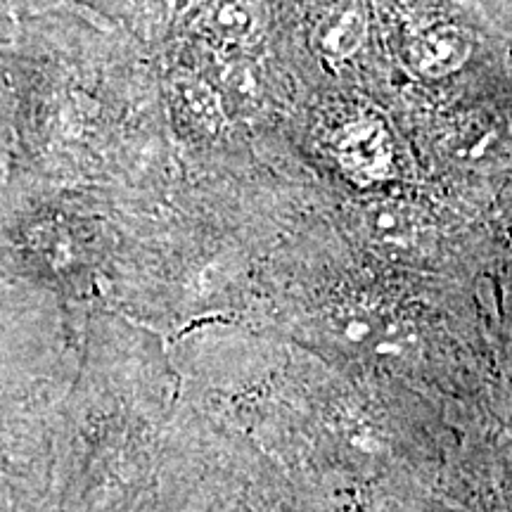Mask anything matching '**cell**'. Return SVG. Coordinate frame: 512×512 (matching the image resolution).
<instances>
[{
	"mask_svg": "<svg viewBox=\"0 0 512 512\" xmlns=\"http://www.w3.org/2000/svg\"><path fill=\"white\" fill-rule=\"evenodd\" d=\"M335 155L356 183H384L396 176L392 133L375 117H358L339 128Z\"/></svg>",
	"mask_w": 512,
	"mask_h": 512,
	"instance_id": "6da1fadb",
	"label": "cell"
},
{
	"mask_svg": "<svg viewBox=\"0 0 512 512\" xmlns=\"http://www.w3.org/2000/svg\"><path fill=\"white\" fill-rule=\"evenodd\" d=\"M467 55H470V41L465 31L453 24H432L422 29L408 46V62L430 79L456 72L465 64Z\"/></svg>",
	"mask_w": 512,
	"mask_h": 512,
	"instance_id": "7a4b0ae2",
	"label": "cell"
},
{
	"mask_svg": "<svg viewBox=\"0 0 512 512\" xmlns=\"http://www.w3.org/2000/svg\"><path fill=\"white\" fill-rule=\"evenodd\" d=\"M368 17L361 3L347 0V3L337 5L328 17L320 22L318 27V50L328 60H347L361 48L363 38H366Z\"/></svg>",
	"mask_w": 512,
	"mask_h": 512,
	"instance_id": "3957f363",
	"label": "cell"
},
{
	"mask_svg": "<svg viewBox=\"0 0 512 512\" xmlns=\"http://www.w3.org/2000/svg\"><path fill=\"white\" fill-rule=\"evenodd\" d=\"M207 24L223 41H245L252 36L256 15L249 0H214L207 12Z\"/></svg>",
	"mask_w": 512,
	"mask_h": 512,
	"instance_id": "277c9868",
	"label": "cell"
},
{
	"mask_svg": "<svg viewBox=\"0 0 512 512\" xmlns=\"http://www.w3.org/2000/svg\"><path fill=\"white\" fill-rule=\"evenodd\" d=\"M178 95H181L183 107L190 112V117L197 124L209 128V131L221 128L223 110L219 95H216V91L207 81L195 79V76H185V79L178 81Z\"/></svg>",
	"mask_w": 512,
	"mask_h": 512,
	"instance_id": "5b68a950",
	"label": "cell"
},
{
	"mask_svg": "<svg viewBox=\"0 0 512 512\" xmlns=\"http://www.w3.org/2000/svg\"><path fill=\"white\" fill-rule=\"evenodd\" d=\"M3 143H5V110H3V100H0V155H3Z\"/></svg>",
	"mask_w": 512,
	"mask_h": 512,
	"instance_id": "8992f818",
	"label": "cell"
}]
</instances>
